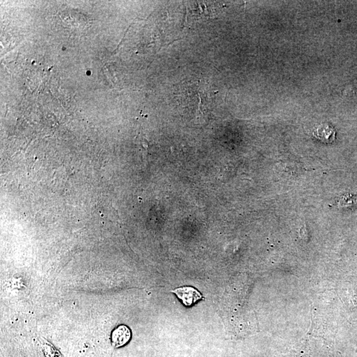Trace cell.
<instances>
[{"instance_id": "6da1fadb", "label": "cell", "mask_w": 357, "mask_h": 357, "mask_svg": "<svg viewBox=\"0 0 357 357\" xmlns=\"http://www.w3.org/2000/svg\"><path fill=\"white\" fill-rule=\"evenodd\" d=\"M182 300L183 303L186 306H191L200 299H203V296L196 289L191 286H184L171 291Z\"/></svg>"}, {"instance_id": "7a4b0ae2", "label": "cell", "mask_w": 357, "mask_h": 357, "mask_svg": "<svg viewBox=\"0 0 357 357\" xmlns=\"http://www.w3.org/2000/svg\"><path fill=\"white\" fill-rule=\"evenodd\" d=\"M130 329L125 325H121L115 329L111 336L113 346L115 348L123 346L130 340Z\"/></svg>"}, {"instance_id": "3957f363", "label": "cell", "mask_w": 357, "mask_h": 357, "mask_svg": "<svg viewBox=\"0 0 357 357\" xmlns=\"http://www.w3.org/2000/svg\"><path fill=\"white\" fill-rule=\"evenodd\" d=\"M313 135L316 139L329 143L335 140L336 131L330 125L324 124L318 126L317 129L313 132Z\"/></svg>"}]
</instances>
